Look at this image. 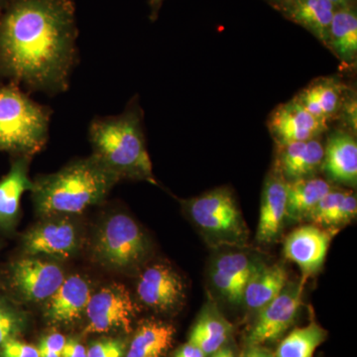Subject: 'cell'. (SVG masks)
I'll list each match as a JSON object with an SVG mask.
<instances>
[{"label":"cell","mask_w":357,"mask_h":357,"mask_svg":"<svg viewBox=\"0 0 357 357\" xmlns=\"http://www.w3.org/2000/svg\"><path fill=\"white\" fill-rule=\"evenodd\" d=\"M76 38L70 0H7L0 10V79L51 95L65 91Z\"/></svg>","instance_id":"6da1fadb"},{"label":"cell","mask_w":357,"mask_h":357,"mask_svg":"<svg viewBox=\"0 0 357 357\" xmlns=\"http://www.w3.org/2000/svg\"><path fill=\"white\" fill-rule=\"evenodd\" d=\"M119 178L91 155L58 172L33 181L35 211L40 218L74 215L102 204Z\"/></svg>","instance_id":"7a4b0ae2"},{"label":"cell","mask_w":357,"mask_h":357,"mask_svg":"<svg viewBox=\"0 0 357 357\" xmlns=\"http://www.w3.org/2000/svg\"><path fill=\"white\" fill-rule=\"evenodd\" d=\"M93 156L119 178L156 185L143 130L142 112L132 103L121 114L95 119L89 126Z\"/></svg>","instance_id":"3957f363"},{"label":"cell","mask_w":357,"mask_h":357,"mask_svg":"<svg viewBox=\"0 0 357 357\" xmlns=\"http://www.w3.org/2000/svg\"><path fill=\"white\" fill-rule=\"evenodd\" d=\"M50 109L10 84L0 86V151L32 158L48 140Z\"/></svg>","instance_id":"277c9868"},{"label":"cell","mask_w":357,"mask_h":357,"mask_svg":"<svg viewBox=\"0 0 357 357\" xmlns=\"http://www.w3.org/2000/svg\"><path fill=\"white\" fill-rule=\"evenodd\" d=\"M181 204L210 248H244L248 245V225L234 192L227 185L183 199Z\"/></svg>","instance_id":"5b68a950"},{"label":"cell","mask_w":357,"mask_h":357,"mask_svg":"<svg viewBox=\"0 0 357 357\" xmlns=\"http://www.w3.org/2000/svg\"><path fill=\"white\" fill-rule=\"evenodd\" d=\"M146 234L130 215L110 213L98 225L91 243V256L98 264L119 272L140 269L150 255Z\"/></svg>","instance_id":"8992f818"},{"label":"cell","mask_w":357,"mask_h":357,"mask_svg":"<svg viewBox=\"0 0 357 357\" xmlns=\"http://www.w3.org/2000/svg\"><path fill=\"white\" fill-rule=\"evenodd\" d=\"M64 269L43 256L24 255L11 262L3 273L6 295L20 305L48 300L65 280Z\"/></svg>","instance_id":"52a82bcc"},{"label":"cell","mask_w":357,"mask_h":357,"mask_svg":"<svg viewBox=\"0 0 357 357\" xmlns=\"http://www.w3.org/2000/svg\"><path fill=\"white\" fill-rule=\"evenodd\" d=\"M137 312L132 296L124 285L109 284L91 294L84 314V333H129Z\"/></svg>","instance_id":"ba28073f"},{"label":"cell","mask_w":357,"mask_h":357,"mask_svg":"<svg viewBox=\"0 0 357 357\" xmlns=\"http://www.w3.org/2000/svg\"><path fill=\"white\" fill-rule=\"evenodd\" d=\"M82 229L72 215H51L28 229L22 237L24 255L67 259L82 245Z\"/></svg>","instance_id":"9c48e42d"},{"label":"cell","mask_w":357,"mask_h":357,"mask_svg":"<svg viewBox=\"0 0 357 357\" xmlns=\"http://www.w3.org/2000/svg\"><path fill=\"white\" fill-rule=\"evenodd\" d=\"M304 285L289 281L280 295L257 312L248 345H265L280 340L297 319L303 306Z\"/></svg>","instance_id":"30bf717a"},{"label":"cell","mask_w":357,"mask_h":357,"mask_svg":"<svg viewBox=\"0 0 357 357\" xmlns=\"http://www.w3.org/2000/svg\"><path fill=\"white\" fill-rule=\"evenodd\" d=\"M136 293L140 302L149 309L171 312L184 304L185 285L182 276L169 263H152L140 272Z\"/></svg>","instance_id":"8fae6325"},{"label":"cell","mask_w":357,"mask_h":357,"mask_svg":"<svg viewBox=\"0 0 357 357\" xmlns=\"http://www.w3.org/2000/svg\"><path fill=\"white\" fill-rule=\"evenodd\" d=\"M264 263L258 255L245 252L243 248L223 252L211 263V285L225 302L239 306L248 281Z\"/></svg>","instance_id":"7c38bea8"},{"label":"cell","mask_w":357,"mask_h":357,"mask_svg":"<svg viewBox=\"0 0 357 357\" xmlns=\"http://www.w3.org/2000/svg\"><path fill=\"white\" fill-rule=\"evenodd\" d=\"M337 230L321 229L314 225L297 227L286 236L283 253L289 261L295 263L301 270V284L306 282L323 269L326 255Z\"/></svg>","instance_id":"4fadbf2b"},{"label":"cell","mask_w":357,"mask_h":357,"mask_svg":"<svg viewBox=\"0 0 357 357\" xmlns=\"http://www.w3.org/2000/svg\"><path fill=\"white\" fill-rule=\"evenodd\" d=\"M267 128L276 147L321 137L328 122L307 112L295 98L281 103L268 116Z\"/></svg>","instance_id":"5bb4252c"},{"label":"cell","mask_w":357,"mask_h":357,"mask_svg":"<svg viewBox=\"0 0 357 357\" xmlns=\"http://www.w3.org/2000/svg\"><path fill=\"white\" fill-rule=\"evenodd\" d=\"M91 294V283L82 275L66 277L58 290L43 303L44 318L53 326L74 325L84 317Z\"/></svg>","instance_id":"9a60e30c"},{"label":"cell","mask_w":357,"mask_h":357,"mask_svg":"<svg viewBox=\"0 0 357 357\" xmlns=\"http://www.w3.org/2000/svg\"><path fill=\"white\" fill-rule=\"evenodd\" d=\"M287 181L276 165L272 167L263 185L256 241L272 243L280 236L286 220Z\"/></svg>","instance_id":"2e32d148"},{"label":"cell","mask_w":357,"mask_h":357,"mask_svg":"<svg viewBox=\"0 0 357 357\" xmlns=\"http://www.w3.org/2000/svg\"><path fill=\"white\" fill-rule=\"evenodd\" d=\"M321 172L332 184L356 187L357 142L354 132L337 129L328 134Z\"/></svg>","instance_id":"e0dca14e"},{"label":"cell","mask_w":357,"mask_h":357,"mask_svg":"<svg viewBox=\"0 0 357 357\" xmlns=\"http://www.w3.org/2000/svg\"><path fill=\"white\" fill-rule=\"evenodd\" d=\"M274 164L287 182L317 177L321 171L325 143L321 137L276 147Z\"/></svg>","instance_id":"ac0fdd59"},{"label":"cell","mask_w":357,"mask_h":357,"mask_svg":"<svg viewBox=\"0 0 357 357\" xmlns=\"http://www.w3.org/2000/svg\"><path fill=\"white\" fill-rule=\"evenodd\" d=\"M30 161V157H14L10 170L0 180V231L14 229L20 215L22 195L32 190Z\"/></svg>","instance_id":"d6986e66"},{"label":"cell","mask_w":357,"mask_h":357,"mask_svg":"<svg viewBox=\"0 0 357 357\" xmlns=\"http://www.w3.org/2000/svg\"><path fill=\"white\" fill-rule=\"evenodd\" d=\"M347 96V86L337 77H326L314 79L294 98L328 123L340 114Z\"/></svg>","instance_id":"ffe728a7"},{"label":"cell","mask_w":357,"mask_h":357,"mask_svg":"<svg viewBox=\"0 0 357 357\" xmlns=\"http://www.w3.org/2000/svg\"><path fill=\"white\" fill-rule=\"evenodd\" d=\"M288 282V272L283 264L264 263L248 281L244 290L243 304L249 311H261L280 295Z\"/></svg>","instance_id":"44dd1931"},{"label":"cell","mask_w":357,"mask_h":357,"mask_svg":"<svg viewBox=\"0 0 357 357\" xmlns=\"http://www.w3.org/2000/svg\"><path fill=\"white\" fill-rule=\"evenodd\" d=\"M231 332V324L218 311L215 303L210 301L204 305L192 326L189 342L208 356L227 344Z\"/></svg>","instance_id":"7402d4cb"},{"label":"cell","mask_w":357,"mask_h":357,"mask_svg":"<svg viewBox=\"0 0 357 357\" xmlns=\"http://www.w3.org/2000/svg\"><path fill=\"white\" fill-rule=\"evenodd\" d=\"M335 185L326 178H299L287 182L286 220L304 222L324 197Z\"/></svg>","instance_id":"603a6c76"},{"label":"cell","mask_w":357,"mask_h":357,"mask_svg":"<svg viewBox=\"0 0 357 357\" xmlns=\"http://www.w3.org/2000/svg\"><path fill=\"white\" fill-rule=\"evenodd\" d=\"M283 9L291 20L311 32L326 47L333 14L337 9L330 0H294Z\"/></svg>","instance_id":"cb8c5ba5"},{"label":"cell","mask_w":357,"mask_h":357,"mask_svg":"<svg viewBox=\"0 0 357 357\" xmlns=\"http://www.w3.org/2000/svg\"><path fill=\"white\" fill-rule=\"evenodd\" d=\"M328 49L344 65L356 64L357 58V15L351 6L340 7L333 14Z\"/></svg>","instance_id":"d4e9b609"},{"label":"cell","mask_w":357,"mask_h":357,"mask_svg":"<svg viewBox=\"0 0 357 357\" xmlns=\"http://www.w3.org/2000/svg\"><path fill=\"white\" fill-rule=\"evenodd\" d=\"M175 333L170 324L144 321L134 333L124 357H163L172 347Z\"/></svg>","instance_id":"484cf974"},{"label":"cell","mask_w":357,"mask_h":357,"mask_svg":"<svg viewBox=\"0 0 357 357\" xmlns=\"http://www.w3.org/2000/svg\"><path fill=\"white\" fill-rule=\"evenodd\" d=\"M328 337V332L316 321L294 328L281 340L275 357H312L317 349Z\"/></svg>","instance_id":"4316f807"},{"label":"cell","mask_w":357,"mask_h":357,"mask_svg":"<svg viewBox=\"0 0 357 357\" xmlns=\"http://www.w3.org/2000/svg\"><path fill=\"white\" fill-rule=\"evenodd\" d=\"M349 190L333 187L307 218V222L326 229H340V208Z\"/></svg>","instance_id":"83f0119b"},{"label":"cell","mask_w":357,"mask_h":357,"mask_svg":"<svg viewBox=\"0 0 357 357\" xmlns=\"http://www.w3.org/2000/svg\"><path fill=\"white\" fill-rule=\"evenodd\" d=\"M28 326L27 312L7 295H0V345L20 338Z\"/></svg>","instance_id":"f1b7e54d"},{"label":"cell","mask_w":357,"mask_h":357,"mask_svg":"<svg viewBox=\"0 0 357 357\" xmlns=\"http://www.w3.org/2000/svg\"><path fill=\"white\" fill-rule=\"evenodd\" d=\"M126 340L121 337H102L96 340L86 349L88 357H124Z\"/></svg>","instance_id":"f546056e"},{"label":"cell","mask_w":357,"mask_h":357,"mask_svg":"<svg viewBox=\"0 0 357 357\" xmlns=\"http://www.w3.org/2000/svg\"><path fill=\"white\" fill-rule=\"evenodd\" d=\"M0 357H40L38 347L13 338L0 345Z\"/></svg>","instance_id":"4dcf8cb0"},{"label":"cell","mask_w":357,"mask_h":357,"mask_svg":"<svg viewBox=\"0 0 357 357\" xmlns=\"http://www.w3.org/2000/svg\"><path fill=\"white\" fill-rule=\"evenodd\" d=\"M67 338L64 335L61 333L54 332L48 333L40 340L38 347L39 349H47L57 354H62L63 349H64Z\"/></svg>","instance_id":"1f68e13d"},{"label":"cell","mask_w":357,"mask_h":357,"mask_svg":"<svg viewBox=\"0 0 357 357\" xmlns=\"http://www.w3.org/2000/svg\"><path fill=\"white\" fill-rule=\"evenodd\" d=\"M61 357H88L86 347L77 338H69L66 342Z\"/></svg>","instance_id":"d6a6232c"},{"label":"cell","mask_w":357,"mask_h":357,"mask_svg":"<svg viewBox=\"0 0 357 357\" xmlns=\"http://www.w3.org/2000/svg\"><path fill=\"white\" fill-rule=\"evenodd\" d=\"M173 357H206V356L197 345L188 342L178 349Z\"/></svg>","instance_id":"836d02e7"},{"label":"cell","mask_w":357,"mask_h":357,"mask_svg":"<svg viewBox=\"0 0 357 357\" xmlns=\"http://www.w3.org/2000/svg\"><path fill=\"white\" fill-rule=\"evenodd\" d=\"M241 357H275L265 345H248Z\"/></svg>","instance_id":"e575fe53"},{"label":"cell","mask_w":357,"mask_h":357,"mask_svg":"<svg viewBox=\"0 0 357 357\" xmlns=\"http://www.w3.org/2000/svg\"><path fill=\"white\" fill-rule=\"evenodd\" d=\"M211 357H236L234 349L231 347L223 345L220 347L218 351H215V354H211Z\"/></svg>","instance_id":"d590c367"},{"label":"cell","mask_w":357,"mask_h":357,"mask_svg":"<svg viewBox=\"0 0 357 357\" xmlns=\"http://www.w3.org/2000/svg\"><path fill=\"white\" fill-rule=\"evenodd\" d=\"M38 351L40 357H61V354L57 352L47 351V349H39V347Z\"/></svg>","instance_id":"8d00e7d4"},{"label":"cell","mask_w":357,"mask_h":357,"mask_svg":"<svg viewBox=\"0 0 357 357\" xmlns=\"http://www.w3.org/2000/svg\"><path fill=\"white\" fill-rule=\"evenodd\" d=\"M275 4H278L282 8H285L289 4L292 3L294 0H272Z\"/></svg>","instance_id":"74e56055"},{"label":"cell","mask_w":357,"mask_h":357,"mask_svg":"<svg viewBox=\"0 0 357 357\" xmlns=\"http://www.w3.org/2000/svg\"><path fill=\"white\" fill-rule=\"evenodd\" d=\"M331 2L335 6V8H340V7L349 6L344 0H330Z\"/></svg>","instance_id":"f35d334b"},{"label":"cell","mask_w":357,"mask_h":357,"mask_svg":"<svg viewBox=\"0 0 357 357\" xmlns=\"http://www.w3.org/2000/svg\"><path fill=\"white\" fill-rule=\"evenodd\" d=\"M6 1L7 0H0V10H1L2 7H3Z\"/></svg>","instance_id":"ab89813d"},{"label":"cell","mask_w":357,"mask_h":357,"mask_svg":"<svg viewBox=\"0 0 357 357\" xmlns=\"http://www.w3.org/2000/svg\"><path fill=\"white\" fill-rule=\"evenodd\" d=\"M151 1H152V3L157 4V3H159V2L161 1V0H151Z\"/></svg>","instance_id":"60d3db41"},{"label":"cell","mask_w":357,"mask_h":357,"mask_svg":"<svg viewBox=\"0 0 357 357\" xmlns=\"http://www.w3.org/2000/svg\"><path fill=\"white\" fill-rule=\"evenodd\" d=\"M347 2V6H349V2L352 1V0H344Z\"/></svg>","instance_id":"b9f144b4"}]
</instances>
